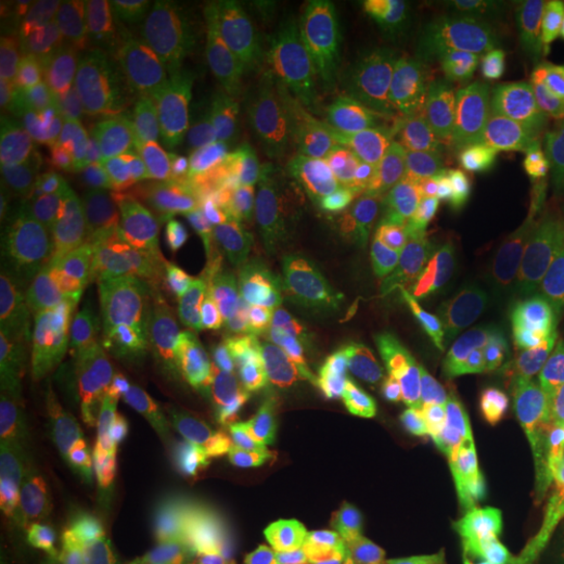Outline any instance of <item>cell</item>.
<instances>
[{"mask_svg": "<svg viewBox=\"0 0 564 564\" xmlns=\"http://www.w3.org/2000/svg\"><path fill=\"white\" fill-rule=\"evenodd\" d=\"M207 564H210V562H207Z\"/></svg>", "mask_w": 564, "mask_h": 564, "instance_id": "34", "label": "cell"}, {"mask_svg": "<svg viewBox=\"0 0 564 564\" xmlns=\"http://www.w3.org/2000/svg\"><path fill=\"white\" fill-rule=\"evenodd\" d=\"M0 489L44 496L79 484L101 458V421L61 367L3 348Z\"/></svg>", "mask_w": 564, "mask_h": 564, "instance_id": "8", "label": "cell"}, {"mask_svg": "<svg viewBox=\"0 0 564 564\" xmlns=\"http://www.w3.org/2000/svg\"><path fill=\"white\" fill-rule=\"evenodd\" d=\"M242 166L217 135L192 132L126 188L129 239L163 285L195 280L223 254Z\"/></svg>", "mask_w": 564, "mask_h": 564, "instance_id": "6", "label": "cell"}, {"mask_svg": "<svg viewBox=\"0 0 564 564\" xmlns=\"http://www.w3.org/2000/svg\"><path fill=\"white\" fill-rule=\"evenodd\" d=\"M61 132L66 161L104 166L129 185L192 132V117L161 61L61 120Z\"/></svg>", "mask_w": 564, "mask_h": 564, "instance_id": "10", "label": "cell"}, {"mask_svg": "<svg viewBox=\"0 0 564 564\" xmlns=\"http://www.w3.org/2000/svg\"><path fill=\"white\" fill-rule=\"evenodd\" d=\"M202 545L188 536V530L163 514H139L122 521L113 530L98 564H202Z\"/></svg>", "mask_w": 564, "mask_h": 564, "instance_id": "26", "label": "cell"}, {"mask_svg": "<svg viewBox=\"0 0 564 564\" xmlns=\"http://www.w3.org/2000/svg\"><path fill=\"white\" fill-rule=\"evenodd\" d=\"M126 492L120 462L104 448L79 484L44 496H3L7 552L20 564H98Z\"/></svg>", "mask_w": 564, "mask_h": 564, "instance_id": "15", "label": "cell"}, {"mask_svg": "<svg viewBox=\"0 0 564 564\" xmlns=\"http://www.w3.org/2000/svg\"><path fill=\"white\" fill-rule=\"evenodd\" d=\"M163 63L180 88L192 126L236 154L254 151L267 132L254 3L204 0L182 7Z\"/></svg>", "mask_w": 564, "mask_h": 564, "instance_id": "9", "label": "cell"}, {"mask_svg": "<svg viewBox=\"0 0 564 564\" xmlns=\"http://www.w3.org/2000/svg\"><path fill=\"white\" fill-rule=\"evenodd\" d=\"M163 307L166 285L139 251L126 245L110 258L85 267L47 263L39 304L25 329L47 348L61 351L63 343L82 329L120 339Z\"/></svg>", "mask_w": 564, "mask_h": 564, "instance_id": "13", "label": "cell"}, {"mask_svg": "<svg viewBox=\"0 0 564 564\" xmlns=\"http://www.w3.org/2000/svg\"><path fill=\"white\" fill-rule=\"evenodd\" d=\"M307 484V467L299 430L273 395L267 402V430H263L261 470H258V499L276 489H302Z\"/></svg>", "mask_w": 564, "mask_h": 564, "instance_id": "28", "label": "cell"}, {"mask_svg": "<svg viewBox=\"0 0 564 564\" xmlns=\"http://www.w3.org/2000/svg\"><path fill=\"white\" fill-rule=\"evenodd\" d=\"M166 307L195 361L242 364L254 333L223 254L195 280L166 285Z\"/></svg>", "mask_w": 564, "mask_h": 564, "instance_id": "21", "label": "cell"}, {"mask_svg": "<svg viewBox=\"0 0 564 564\" xmlns=\"http://www.w3.org/2000/svg\"><path fill=\"white\" fill-rule=\"evenodd\" d=\"M358 110L345 185L404 282L452 289L505 239L499 204L430 122L404 117L377 88L358 91Z\"/></svg>", "mask_w": 564, "mask_h": 564, "instance_id": "3", "label": "cell"}, {"mask_svg": "<svg viewBox=\"0 0 564 564\" xmlns=\"http://www.w3.org/2000/svg\"><path fill=\"white\" fill-rule=\"evenodd\" d=\"M267 404L242 364L195 361L170 433L198 443L220 470V514L239 518L258 502Z\"/></svg>", "mask_w": 564, "mask_h": 564, "instance_id": "12", "label": "cell"}, {"mask_svg": "<svg viewBox=\"0 0 564 564\" xmlns=\"http://www.w3.org/2000/svg\"><path fill=\"white\" fill-rule=\"evenodd\" d=\"M129 207L122 182L95 163H69L57 185L41 251L54 267H85L126 248Z\"/></svg>", "mask_w": 564, "mask_h": 564, "instance_id": "19", "label": "cell"}, {"mask_svg": "<svg viewBox=\"0 0 564 564\" xmlns=\"http://www.w3.org/2000/svg\"><path fill=\"white\" fill-rule=\"evenodd\" d=\"M245 549L261 564H339L304 489H276L239 514Z\"/></svg>", "mask_w": 564, "mask_h": 564, "instance_id": "22", "label": "cell"}, {"mask_svg": "<svg viewBox=\"0 0 564 564\" xmlns=\"http://www.w3.org/2000/svg\"><path fill=\"white\" fill-rule=\"evenodd\" d=\"M448 292L470 326L489 430L527 443L564 395V210L543 204L505 226L499 248Z\"/></svg>", "mask_w": 564, "mask_h": 564, "instance_id": "4", "label": "cell"}, {"mask_svg": "<svg viewBox=\"0 0 564 564\" xmlns=\"http://www.w3.org/2000/svg\"><path fill=\"white\" fill-rule=\"evenodd\" d=\"M273 399L299 430L307 480L380 462L404 443L408 404L389 348L361 343L292 367Z\"/></svg>", "mask_w": 564, "mask_h": 564, "instance_id": "5", "label": "cell"}, {"mask_svg": "<svg viewBox=\"0 0 564 564\" xmlns=\"http://www.w3.org/2000/svg\"><path fill=\"white\" fill-rule=\"evenodd\" d=\"M448 3L436 0H339L329 3L336 39L351 61L404 73L443 47Z\"/></svg>", "mask_w": 564, "mask_h": 564, "instance_id": "20", "label": "cell"}, {"mask_svg": "<svg viewBox=\"0 0 564 564\" xmlns=\"http://www.w3.org/2000/svg\"><path fill=\"white\" fill-rule=\"evenodd\" d=\"M558 417H562V433H564V395H562V404H558Z\"/></svg>", "mask_w": 564, "mask_h": 564, "instance_id": "31", "label": "cell"}, {"mask_svg": "<svg viewBox=\"0 0 564 564\" xmlns=\"http://www.w3.org/2000/svg\"><path fill=\"white\" fill-rule=\"evenodd\" d=\"M404 445L430 480L452 540L496 545L514 540L511 474L470 423L408 426Z\"/></svg>", "mask_w": 564, "mask_h": 564, "instance_id": "14", "label": "cell"}, {"mask_svg": "<svg viewBox=\"0 0 564 564\" xmlns=\"http://www.w3.org/2000/svg\"><path fill=\"white\" fill-rule=\"evenodd\" d=\"M148 496L170 511L220 514V470L202 445L180 433H163L151 443V462L144 474Z\"/></svg>", "mask_w": 564, "mask_h": 564, "instance_id": "24", "label": "cell"}, {"mask_svg": "<svg viewBox=\"0 0 564 564\" xmlns=\"http://www.w3.org/2000/svg\"><path fill=\"white\" fill-rule=\"evenodd\" d=\"M63 132L51 107H7L0 120V236L41 245L57 185Z\"/></svg>", "mask_w": 564, "mask_h": 564, "instance_id": "17", "label": "cell"}, {"mask_svg": "<svg viewBox=\"0 0 564 564\" xmlns=\"http://www.w3.org/2000/svg\"><path fill=\"white\" fill-rule=\"evenodd\" d=\"M321 514L339 564H392L408 552L380 462L302 486Z\"/></svg>", "mask_w": 564, "mask_h": 564, "instance_id": "18", "label": "cell"}, {"mask_svg": "<svg viewBox=\"0 0 564 564\" xmlns=\"http://www.w3.org/2000/svg\"><path fill=\"white\" fill-rule=\"evenodd\" d=\"M3 564H20V562H17V558H13V555H10V552L3 549Z\"/></svg>", "mask_w": 564, "mask_h": 564, "instance_id": "30", "label": "cell"}, {"mask_svg": "<svg viewBox=\"0 0 564 564\" xmlns=\"http://www.w3.org/2000/svg\"><path fill=\"white\" fill-rule=\"evenodd\" d=\"M408 426L470 423L480 408V373L470 326L448 289H421L389 345Z\"/></svg>", "mask_w": 564, "mask_h": 564, "instance_id": "11", "label": "cell"}, {"mask_svg": "<svg viewBox=\"0 0 564 564\" xmlns=\"http://www.w3.org/2000/svg\"><path fill=\"white\" fill-rule=\"evenodd\" d=\"M514 540L558 543L564 527V474L508 458Z\"/></svg>", "mask_w": 564, "mask_h": 564, "instance_id": "25", "label": "cell"}, {"mask_svg": "<svg viewBox=\"0 0 564 564\" xmlns=\"http://www.w3.org/2000/svg\"><path fill=\"white\" fill-rule=\"evenodd\" d=\"M258 66L267 117L317 158H339L358 132V91L345 82L329 3L267 0L254 3Z\"/></svg>", "mask_w": 564, "mask_h": 564, "instance_id": "7", "label": "cell"}, {"mask_svg": "<svg viewBox=\"0 0 564 564\" xmlns=\"http://www.w3.org/2000/svg\"><path fill=\"white\" fill-rule=\"evenodd\" d=\"M223 261L270 348L370 343L404 282L345 180L299 144L242 166Z\"/></svg>", "mask_w": 564, "mask_h": 564, "instance_id": "1", "label": "cell"}, {"mask_svg": "<svg viewBox=\"0 0 564 564\" xmlns=\"http://www.w3.org/2000/svg\"><path fill=\"white\" fill-rule=\"evenodd\" d=\"M404 564H564L562 543H511L496 545H458L408 558Z\"/></svg>", "mask_w": 564, "mask_h": 564, "instance_id": "29", "label": "cell"}, {"mask_svg": "<svg viewBox=\"0 0 564 564\" xmlns=\"http://www.w3.org/2000/svg\"><path fill=\"white\" fill-rule=\"evenodd\" d=\"M61 355H66L63 370L76 383L82 399L91 404L98 421L126 430V433H141L148 440V408H144V392L122 364L117 339L104 336L98 329H82L63 343Z\"/></svg>", "mask_w": 564, "mask_h": 564, "instance_id": "23", "label": "cell"}, {"mask_svg": "<svg viewBox=\"0 0 564 564\" xmlns=\"http://www.w3.org/2000/svg\"><path fill=\"white\" fill-rule=\"evenodd\" d=\"M44 276H47V258L41 245L0 239V317L7 329L29 326Z\"/></svg>", "mask_w": 564, "mask_h": 564, "instance_id": "27", "label": "cell"}, {"mask_svg": "<svg viewBox=\"0 0 564 564\" xmlns=\"http://www.w3.org/2000/svg\"><path fill=\"white\" fill-rule=\"evenodd\" d=\"M182 3L170 0H117L98 10L79 47L61 66L57 120L79 113L107 88L135 79L163 61Z\"/></svg>", "mask_w": 564, "mask_h": 564, "instance_id": "16", "label": "cell"}, {"mask_svg": "<svg viewBox=\"0 0 564 564\" xmlns=\"http://www.w3.org/2000/svg\"><path fill=\"white\" fill-rule=\"evenodd\" d=\"M202 564H207V558H204V562H202Z\"/></svg>", "mask_w": 564, "mask_h": 564, "instance_id": "33", "label": "cell"}, {"mask_svg": "<svg viewBox=\"0 0 564 564\" xmlns=\"http://www.w3.org/2000/svg\"><path fill=\"white\" fill-rule=\"evenodd\" d=\"M558 540H564V527H562V536H558Z\"/></svg>", "mask_w": 564, "mask_h": 564, "instance_id": "32", "label": "cell"}, {"mask_svg": "<svg viewBox=\"0 0 564 564\" xmlns=\"http://www.w3.org/2000/svg\"><path fill=\"white\" fill-rule=\"evenodd\" d=\"M423 104L505 226L543 207L564 166V35L552 22L521 3H467L430 63Z\"/></svg>", "mask_w": 564, "mask_h": 564, "instance_id": "2", "label": "cell"}]
</instances>
